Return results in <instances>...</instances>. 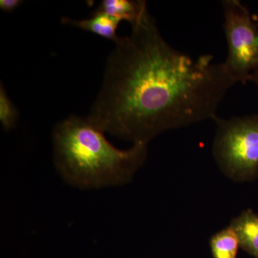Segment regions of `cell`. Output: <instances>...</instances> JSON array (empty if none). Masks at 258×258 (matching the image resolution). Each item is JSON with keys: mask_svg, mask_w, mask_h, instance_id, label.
I'll return each instance as SVG.
<instances>
[{"mask_svg": "<svg viewBox=\"0 0 258 258\" xmlns=\"http://www.w3.org/2000/svg\"><path fill=\"white\" fill-rule=\"evenodd\" d=\"M107 60L88 119L105 134L148 144L166 131L213 119L235 80L213 56L171 46L147 10Z\"/></svg>", "mask_w": 258, "mask_h": 258, "instance_id": "obj_1", "label": "cell"}, {"mask_svg": "<svg viewBox=\"0 0 258 258\" xmlns=\"http://www.w3.org/2000/svg\"><path fill=\"white\" fill-rule=\"evenodd\" d=\"M104 132L88 117L71 115L52 133L53 163L66 184L81 190L123 186L133 180L147 160L148 144L122 150L110 143Z\"/></svg>", "mask_w": 258, "mask_h": 258, "instance_id": "obj_2", "label": "cell"}, {"mask_svg": "<svg viewBox=\"0 0 258 258\" xmlns=\"http://www.w3.org/2000/svg\"><path fill=\"white\" fill-rule=\"evenodd\" d=\"M212 154L220 171L235 182L258 178V113L229 119L214 117Z\"/></svg>", "mask_w": 258, "mask_h": 258, "instance_id": "obj_3", "label": "cell"}, {"mask_svg": "<svg viewBox=\"0 0 258 258\" xmlns=\"http://www.w3.org/2000/svg\"><path fill=\"white\" fill-rule=\"evenodd\" d=\"M228 54L226 69L236 83L250 81L258 69V25L248 9L237 0L222 1Z\"/></svg>", "mask_w": 258, "mask_h": 258, "instance_id": "obj_4", "label": "cell"}, {"mask_svg": "<svg viewBox=\"0 0 258 258\" xmlns=\"http://www.w3.org/2000/svg\"><path fill=\"white\" fill-rule=\"evenodd\" d=\"M230 226L238 237L241 248L258 258V214L247 209L234 217Z\"/></svg>", "mask_w": 258, "mask_h": 258, "instance_id": "obj_5", "label": "cell"}, {"mask_svg": "<svg viewBox=\"0 0 258 258\" xmlns=\"http://www.w3.org/2000/svg\"><path fill=\"white\" fill-rule=\"evenodd\" d=\"M120 22L118 19L98 10L94 12L91 18L84 20H73L67 17L61 19V23L64 25L82 29L114 42L120 37L116 33Z\"/></svg>", "mask_w": 258, "mask_h": 258, "instance_id": "obj_6", "label": "cell"}, {"mask_svg": "<svg viewBox=\"0 0 258 258\" xmlns=\"http://www.w3.org/2000/svg\"><path fill=\"white\" fill-rule=\"evenodd\" d=\"M96 10L118 19L120 21L128 22L132 26L138 23L148 9L145 1L103 0Z\"/></svg>", "mask_w": 258, "mask_h": 258, "instance_id": "obj_7", "label": "cell"}, {"mask_svg": "<svg viewBox=\"0 0 258 258\" xmlns=\"http://www.w3.org/2000/svg\"><path fill=\"white\" fill-rule=\"evenodd\" d=\"M210 247L213 258H237L240 246L235 231L229 225L210 237Z\"/></svg>", "mask_w": 258, "mask_h": 258, "instance_id": "obj_8", "label": "cell"}, {"mask_svg": "<svg viewBox=\"0 0 258 258\" xmlns=\"http://www.w3.org/2000/svg\"><path fill=\"white\" fill-rule=\"evenodd\" d=\"M18 118V112L16 107L7 94L4 86L0 87V120L4 130L14 128Z\"/></svg>", "mask_w": 258, "mask_h": 258, "instance_id": "obj_9", "label": "cell"}, {"mask_svg": "<svg viewBox=\"0 0 258 258\" xmlns=\"http://www.w3.org/2000/svg\"><path fill=\"white\" fill-rule=\"evenodd\" d=\"M22 3L23 2L20 0H1L0 9L8 13H12L19 8Z\"/></svg>", "mask_w": 258, "mask_h": 258, "instance_id": "obj_10", "label": "cell"}, {"mask_svg": "<svg viewBox=\"0 0 258 258\" xmlns=\"http://www.w3.org/2000/svg\"><path fill=\"white\" fill-rule=\"evenodd\" d=\"M250 81L254 83L258 90V69H256L254 71L253 74H252V76H251Z\"/></svg>", "mask_w": 258, "mask_h": 258, "instance_id": "obj_11", "label": "cell"}, {"mask_svg": "<svg viewBox=\"0 0 258 258\" xmlns=\"http://www.w3.org/2000/svg\"><path fill=\"white\" fill-rule=\"evenodd\" d=\"M252 18H253V20H254V21H255V23H257L258 25V15L254 14L252 15Z\"/></svg>", "mask_w": 258, "mask_h": 258, "instance_id": "obj_12", "label": "cell"}]
</instances>
